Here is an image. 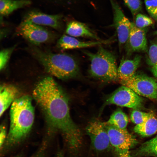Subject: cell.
I'll use <instances>...</instances> for the list:
<instances>
[{
	"label": "cell",
	"mask_w": 157,
	"mask_h": 157,
	"mask_svg": "<svg viewBox=\"0 0 157 157\" xmlns=\"http://www.w3.org/2000/svg\"><path fill=\"white\" fill-rule=\"evenodd\" d=\"M33 95L50 125L62 133L70 150L77 152L82 144V134L71 118L65 93L52 77L47 76L37 83Z\"/></svg>",
	"instance_id": "6da1fadb"
},
{
	"label": "cell",
	"mask_w": 157,
	"mask_h": 157,
	"mask_svg": "<svg viewBox=\"0 0 157 157\" xmlns=\"http://www.w3.org/2000/svg\"><path fill=\"white\" fill-rule=\"evenodd\" d=\"M9 130L4 144L8 148L22 142L31 129L34 118L31 97L24 95L16 99L11 104Z\"/></svg>",
	"instance_id": "7a4b0ae2"
},
{
	"label": "cell",
	"mask_w": 157,
	"mask_h": 157,
	"mask_svg": "<svg viewBox=\"0 0 157 157\" xmlns=\"http://www.w3.org/2000/svg\"><path fill=\"white\" fill-rule=\"evenodd\" d=\"M31 52L47 72L58 78L68 79L76 77L79 73L77 62L69 55L54 53L34 47Z\"/></svg>",
	"instance_id": "3957f363"
},
{
	"label": "cell",
	"mask_w": 157,
	"mask_h": 157,
	"mask_svg": "<svg viewBox=\"0 0 157 157\" xmlns=\"http://www.w3.org/2000/svg\"><path fill=\"white\" fill-rule=\"evenodd\" d=\"M83 52L90 61L89 72L91 76L104 81L118 80L116 58L113 53L101 45L96 53L86 51Z\"/></svg>",
	"instance_id": "277c9868"
},
{
	"label": "cell",
	"mask_w": 157,
	"mask_h": 157,
	"mask_svg": "<svg viewBox=\"0 0 157 157\" xmlns=\"http://www.w3.org/2000/svg\"><path fill=\"white\" fill-rule=\"evenodd\" d=\"M139 96L151 99H157V79L144 74H135L130 78L119 81Z\"/></svg>",
	"instance_id": "5b68a950"
},
{
	"label": "cell",
	"mask_w": 157,
	"mask_h": 157,
	"mask_svg": "<svg viewBox=\"0 0 157 157\" xmlns=\"http://www.w3.org/2000/svg\"><path fill=\"white\" fill-rule=\"evenodd\" d=\"M142 98L133 90L122 85L107 97L102 109L107 105L113 104L136 109L142 106Z\"/></svg>",
	"instance_id": "8992f818"
},
{
	"label": "cell",
	"mask_w": 157,
	"mask_h": 157,
	"mask_svg": "<svg viewBox=\"0 0 157 157\" xmlns=\"http://www.w3.org/2000/svg\"><path fill=\"white\" fill-rule=\"evenodd\" d=\"M16 32L35 45L47 42L53 37L50 32L41 26L25 19L17 28Z\"/></svg>",
	"instance_id": "52a82bcc"
},
{
	"label": "cell",
	"mask_w": 157,
	"mask_h": 157,
	"mask_svg": "<svg viewBox=\"0 0 157 157\" xmlns=\"http://www.w3.org/2000/svg\"><path fill=\"white\" fill-rule=\"evenodd\" d=\"M109 138L111 146L116 152L129 150L137 143L135 136L126 129H121L104 122Z\"/></svg>",
	"instance_id": "ba28073f"
},
{
	"label": "cell",
	"mask_w": 157,
	"mask_h": 157,
	"mask_svg": "<svg viewBox=\"0 0 157 157\" xmlns=\"http://www.w3.org/2000/svg\"><path fill=\"white\" fill-rule=\"evenodd\" d=\"M86 131L96 151H103L110 148L111 145L109 138L104 122L98 120H93L87 126Z\"/></svg>",
	"instance_id": "9c48e42d"
},
{
	"label": "cell",
	"mask_w": 157,
	"mask_h": 157,
	"mask_svg": "<svg viewBox=\"0 0 157 157\" xmlns=\"http://www.w3.org/2000/svg\"><path fill=\"white\" fill-rule=\"evenodd\" d=\"M113 14V25L117 33L119 46L126 44L131 29L132 22L126 16L115 0H109Z\"/></svg>",
	"instance_id": "30bf717a"
},
{
	"label": "cell",
	"mask_w": 157,
	"mask_h": 157,
	"mask_svg": "<svg viewBox=\"0 0 157 157\" xmlns=\"http://www.w3.org/2000/svg\"><path fill=\"white\" fill-rule=\"evenodd\" d=\"M126 44L127 51L129 53L147 50V40L144 30L138 28L134 22H132L131 31Z\"/></svg>",
	"instance_id": "8fae6325"
},
{
	"label": "cell",
	"mask_w": 157,
	"mask_h": 157,
	"mask_svg": "<svg viewBox=\"0 0 157 157\" xmlns=\"http://www.w3.org/2000/svg\"><path fill=\"white\" fill-rule=\"evenodd\" d=\"M110 41L109 39L105 40L83 41L68 35H63L58 40L57 46L60 49L64 50L100 46L109 43Z\"/></svg>",
	"instance_id": "7c38bea8"
},
{
	"label": "cell",
	"mask_w": 157,
	"mask_h": 157,
	"mask_svg": "<svg viewBox=\"0 0 157 157\" xmlns=\"http://www.w3.org/2000/svg\"><path fill=\"white\" fill-rule=\"evenodd\" d=\"M61 16L59 15H50L32 11L28 14L25 20L41 26H47L58 29L61 27Z\"/></svg>",
	"instance_id": "4fadbf2b"
},
{
	"label": "cell",
	"mask_w": 157,
	"mask_h": 157,
	"mask_svg": "<svg viewBox=\"0 0 157 157\" xmlns=\"http://www.w3.org/2000/svg\"><path fill=\"white\" fill-rule=\"evenodd\" d=\"M141 57L136 55L133 58H123L117 68V75L119 81L127 79L133 76L139 66Z\"/></svg>",
	"instance_id": "5bb4252c"
},
{
	"label": "cell",
	"mask_w": 157,
	"mask_h": 157,
	"mask_svg": "<svg viewBox=\"0 0 157 157\" xmlns=\"http://www.w3.org/2000/svg\"><path fill=\"white\" fill-rule=\"evenodd\" d=\"M66 33L72 37H85L96 40H101L85 24L76 21L69 22L67 25Z\"/></svg>",
	"instance_id": "9a60e30c"
},
{
	"label": "cell",
	"mask_w": 157,
	"mask_h": 157,
	"mask_svg": "<svg viewBox=\"0 0 157 157\" xmlns=\"http://www.w3.org/2000/svg\"><path fill=\"white\" fill-rule=\"evenodd\" d=\"M18 91L15 86L10 85H1L0 90V116L17 99Z\"/></svg>",
	"instance_id": "2e32d148"
},
{
	"label": "cell",
	"mask_w": 157,
	"mask_h": 157,
	"mask_svg": "<svg viewBox=\"0 0 157 157\" xmlns=\"http://www.w3.org/2000/svg\"><path fill=\"white\" fill-rule=\"evenodd\" d=\"M134 131L144 137L149 136L155 133L157 131V119L154 113L151 112L148 119L141 124L136 125Z\"/></svg>",
	"instance_id": "e0dca14e"
},
{
	"label": "cell",
	"mask_w": 157,
	"mask_h": 157,
	"mask_svg": "<svg viewBox=\"0 0 157 157\" xmlns=\"http://www.w3.org/2000/svg\"><path fill=\"white\" fill-rule=\"evenodd\" d=\"M31 3L28 0H0V14L2 16L8 15L14 10Z\"/></svg>",
	"instance_id": "ac0fdd59"
},
{
	"label": "cell",
	"mask_w": 157,
	"mask_h": 157,
	"mask_svg": "<svg viewBox=\"0 0 157 157\" xmlns=\"http://www.w3.org/2000/svg\"><path fill=\"white\" fill-rule=\"evenodd\" d=\"M136 156L157 157V135L142 143L136 150Z\"/></svg>",
	"instance_id": "d6986e66"
},
{
	"label": "cell",
	"mask_w": 157,
	"mask_h": 157,
	"mask_svg": "<svg viewBox=\"0 0 157 157\" xmlns=\"http://www.w3.org/2000/svg\"><path fill=\"white\" fill-rule=\"evenodd\" d=\"M147 62L154 76L157 78V38L150 43L147 52Z\"/></svg>",
	"instance_id": "ffe728a7"
},
{
	"label": "cell",
	"mask_w": 157,
	"mask_h": 157,
	"mask_svg": "<svg viewBox=\"0 0 157 157\" xmlns=\"http://www.w3.org/2000/svg\"><path fill=\"white\" fill-rule=\"evenodd\" d=\"M128 122L126 115L122 110L118 109L112 114L108 120L106 122L117 128L125 129H126Z\"/></svg>",
	"instance_id": "44dd1931"
},
{
	"label": "cell",
	"mask_w": 157,
	"mask_h": 157,
	"mask_svg": "<svg viewBox=\"0 0 157 157\" xmlns=\"http://www.w3.org/2000/svg\"><path fill=\"white\" fill-rule=\"evenodd\" d=\"M153 19L151 18L139 13L135 16V22L134 23L138 28L144 29V28L153 24Z\"/></svg>",
	"instance_id": "7402d4cb"
},
{
	"label": "cell",
	"mask_w": 157,
	"mask_h": 157,
	"mask_svg": "<svg viewBox=\"0 0 157 157\" xmlns=\"http://www.w3.org/2000/svg\"><path fill=\"white\" fill-rule=\"evenodd\" d=\"M151 112L146 113L134 110L131 113L130 119L131 121L137 125L143 122L150 117Z\"/></svg>",
	"instance_id": "603a6c76"
},
{
	"label": "cell",
	"mask_w": 157,
	"mask_h": 157,
	"mask_svg": "<svg viewBox=\"0 0 157 157\" xmlns=\"http://www.w3.org/2000/svg\"><path fill=\"white\" fill-rule=\"evenodd\" d=\"M133 17L140 13L142 9L141 0H123Z\"/></svg>",
	"instance_id": "cb8c5ba5"
},
{
	"label": "cell",
	"mask_w": 157,
	"mask_h": 157,
	"mask_svg": "<svg viewBox=\"0 0 157 157\" xmlns=\"http://www.w3.org/2000/svg\"><path fill=\"white\" fill-rule=\"evenodd\" d=\"M146 10L151 17L157 21V0H144Z\"/></svg>",
	"instance_id": "d4e9b609"
},
{
	"label": "cell",
	"mask_w": 157,
	"mask_h": 157,
	"mask_svg": "<svg viewBox=\"0 0 157 157\" xmlns=\"http://www.w3.org/2000/svg\"><path fill=\"white\" fill-rule=\"evenodd\" d=\"M15 48L13 46L5 49L1 51L0 53V69L2 70L7 64L10 56Z\"/></svg>",
	"instance_id": "484cf974"
},
{
	"label": "cell",
	"mask_w": 157,
	"mask_h": 157,
	"mask_svg": "<svg viewBox=\"0 0 157 157\" xmlns=\"http://www.w3.org/2000/svg\"><path fill=\"white\" fill-rule=\"evenodd\" d=\"M6 129L3 125L0 126V146L1 148L4 145L7 137Z\"/></svg>",
	"instance_id": "4316f807"
},
{
	"label": "cell",
	"mask_w": 157,
	"mask_h": 157,
	"mask_svg": "<svg viewBox=\"0 0 157 157\" xmlns=\"http://www.w3.org/2000/svg\"><path fill=\"white\" fill-rule=\"evenodd\" d=\"M117 152V157H134L131 154L129 150L119 151Z\"/></svg>",
	"instance_id": "83f0119b"
},
{
	"label": "cell",
	"mask_w": 157,
	"mask_h": 157,
	"mask_svg": "<svg viewBox=\"0 0 157 157\" xmlns=\"http://www.w3.org/2000/svg\"><path fill=\"white\" fill-rule=\"evenodd\" d=\"M56 157H64L63 153L61 151L59 152L57 154Z\"/></svg>",
	"instance_id": "f1b7e54d"
},
{
	"label": "cell",
	"mask_w": 157,
	"mask_h": 157,
	"mask_svg": "<svg viewBox=\"0 0 157 157\" xmlns=\"http://www.w3.org/2000/svg\"><path fill=\"white\" fill-rule=\"evenodd\" d=\"M156 34L157 35V30L156 31Z\"/></svg>",
	"instance_id": "f546056e"
},
{
	"label": "cell",
	"mask_w": 157,
	"mask_h": 157,
	"mask_svg": "<svg viewBox=\"0 0 157 157\" xmlns=\"http://www.w3.org/2000/svg\"><path fill=\"white\" fill-rule=\"evenodd\" d=\"M14 157H19V156H16Z\"/></svg>",
	"instance_id": "4dcf8cb0"
}]
</instances>
